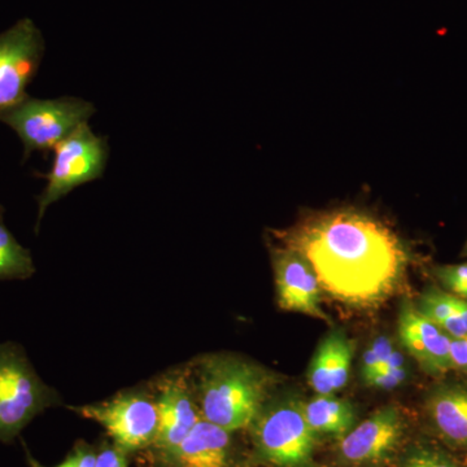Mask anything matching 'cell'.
Returning a JSON list of instances; mask_svg holds the SVG:
<instances>
[{
	"mask_svg": "<svg viewBox=\"0 0 467 467\" xmlns=\"http://www.w3.org/2000/svg\"><path fill=\"white\" fill-rule=\"evenodd\" d=\"M288 245L308 261L322 290L348 306H371L386 299L407 264L404 247L391 230L353 211L306 221L288 238Z\"/></svg>",
	"mask_w": 467,
	"mask_h": 467,
	"instance_id": "cell-1",
	"label": "cell"
},
{
	"mask_svg": "<svg viewBox=\"0 0 467 467\" xmlns=\"http://www.w3.org/2000/svg\"><path fill=\"white\" fill-rule=\"evenodd\" d=\"M190 374L202 418L229 432L252 426L275 383L266 368L230 355L199 359Z\"/></svg>",
	"mask_w": 467,
	"mask_h": 467,
	"instance_id": "cell-2",
	"label": "cell"
},
{
	"mask_svg": "<svg viewBox=\"0 0 467 467\" xmlns=\"http://www.w3.org/2000/svg\"><path fill=\"white\" fill-rule=\"evenodd\" d=\"M60 404V393L43 382L23 347L0 344V441L11 442L34 418Z\"/></svg>",
	"mask_w": 467,
	"mask_h": 467,
	"instance_id": "cell-3",
	"label": "cell"
},
{
	"mask_svg": "<svg viewBox=\"0 0 467 467\" xmlns=\"http://www.w3.org/2000/svg\"><path fill=\"white\" fill-rule=\"evenodd\" d=\"M94 113L90 101L79 98L36 99L26 95L14 106L0 109V122L16 131L26 160L36 150H55Z\"/></svg>",
	"mask_w": 467,
	"mask_h": 467,
	"instance_id": "cell-4",
	"label": "cell"
},
{
	"mask_svg": "<svg viewBox=\"0 0 467 467\" xmlns=\"http://www.w3.org/2000/svg\"><path fill=\"white\" fill-rule=\"evenodd\" d=\"M261 460L276 467H304L312 459L317 432L309 426L303 402L267 401L251 426Z\"/></svg>",
	"mask_w": 467,
	"mask_h": 467,
	"instance_id": "cell-5",
	"label": "cell"
},
{
	"mask_svg": "<svg viewBox=\"0 0 467 467\" xmlns=\"http://www.w3.org/2000/svg\"><path fill=\"white\" fill-rule=\"evenodd\" d=\"M51 171L39 177L47 180L38 196L36 232L43 216L51 204L60 201L77 187L103 177L109 160V143L106 137H98L88 122L77 128L54 150Z\"/></svg>",
	"mask_w": 467,
	"mask_h": 467,
	"instance_id": "cell-6",
	"label": "cell"
},
{
	"mask_svg": "<svg viewBox=\"0 0 467 467\" xmlns=\"http://www.w3.org/2000/svg\"><path fill=\"white\" fill-rule=\"evenodd\" d=\"M69 409L79 417L99 423L126 454L150 447L158 432L155 396L144 389H128L109 400Z\"/></svg>",
	"mask_w": 467,
	"mask_h": 467,
	"instance_id": "cell-7",
	"label": "cell"
},
{
	"mask_svg": "<svg viewBox=\"0 0 467 467\" xmlns=\"http://www.w3.org/2000/svg\"><path fill=\"white\" fill-rule=\"evenodd\" d=\"M43 54L45 39L30 18H23L0 34V109L26 97Z\"/></svg>",
	"mask_w": 467,
	"mask_h": 467,
	"instance_id": "cell-8",
	"label": "cell"
},
{
	"mask_svg": "<svg viewBox=\"0 0 467 467\" xmlns=\"http://www.w3.org/2000/svg\"><path fill=\"white\" fill-rule=\"evenodd\" d=\"M153 396L159 422L150 447L169 457L202 418L190 368L165 374L156 383Z\"/></svg>",
	"mask_w": 467,
	"mask_h": 467,
	"instance_id": "cell-9",
	"label": "cell"
},
{
	"mask_svg": "<svg viewBox=\"0 0 467 467\" xmlns=\"http://www.w3.org/2000/svg\"><path fill=\"white\" fill-rule=\"evenodd\" d=\"M279 308L327 321L321 306V285L308 261L291 248L273 257Z\"/></svg>",
	"mask_w": 467,
	"mask_h": 467,
	"instance_id": "cell-10",
	"label": "cell"
},
{
	"mask_svg": "<svg viewBox=\"0 0 467 467\" xmlns=\"http://www.w3.org/2000/svg\"><path fill=\"white\" fill-rule=\"evenodd\" d=\"M398 330L402 347L427 374L442 376L451 370V337L408 301L399 313Z\"/></svg>",
	"mask_w": 467,
	"mask_h": 467,
	"instance_id": "cell-11",
	"label": "cell"
},
{
	"mask_svg": "<svg viewBox=\"0 0 467 467\" xmlns=\"http://www.w3.org/2000/svg\"><path fill=\"white\" fill-rule=\"evenodd\" d=\"M402 432L404 420L400 410L395 407L379 409L343 436L340 456L356 465L378 462L398 447Z\"/></svg>",
	"mask_w": 467,
	"mask_h": 467,
	"instance_id": "cell-12",
	"label": "cell"
},
{
	"mask_svg": "<svg viewBox=\"0 0 467 467\" xmlns=\"http://www.w3.org/2000/svg\"><path fill=\"white\" fill-rule=\"evenodd\" d=\"M427 416L442 441L467 451V384H439L427 396Z\"/></svg>",
	"mask_w": 467,
	"mask_h": 467,
	"instance_id": "cell-13",
	"label": "cell"
},
{
	"mask_svg": "<svg viewBox=\"0 0 467 467\" xmlns=\"http://www.w3.org/2000/svg\"><path fill=\"white\" fill-rule=\"evenodd\" d=\"M353 344L342 330L330 331L310 361L308 382L317 395H334L348 382Z\"/></svg>",
	"mask_w": 467,
	"mask_h": 467,
	"instance_id": "cell-14",
	"label": "cell"
},
{
	"mask_svg": "<svg viewBox=\"0 0 467 467\" xmlns=\"http://www.w3.org/2000/svg\"><path fill=\"white\" fill-rule=\"evenodd\" d=\"M230 434L201 418L168 459L175 467H227Z\"/></svg>",
	"mask_w": 467,
	"mask_h": 467,
	"instance_id": "cell-15",
	"label": "cell"
},
{
	"mask_svg": "<svg viewBox=\"0 0 467 467\" xmlns=\"http://www.w3.org/2000/svg\"><path fill=\"white\" fill-rule=\"evenodd\" d=\"M416 306L451 337H466L467 300L445 290L429 288L420 295Z\"/></svg>",
	"mask_w": 467,
	"mask_h": 467,
	"instance_id": "cell-16",
	"label": "cell"
},
{
	"mask_svg": "<svg viewBox=\"0 0 467 467\" xmlns=\"http://www.w3.org/2000/svg\"><path fill=\"white\" fill-rule=\"evenodd\" d=\"M304 413L316 432L343 438L355 426L353 405L334 395H317L304 404Z\"/></svg>",
	"mask_w": 467,
	"mask_h": 467,
	"instance_id": "cell-17",
	"label": "cell"
},
{
	"mask_svg": "<svg viewBox=\"0 0 467 467\" xmlns=\"http://www.w3.org/2000/svg\"><path fill=\"white\" fill-rule=\"evenodd\" d=\"M0 205V281L29 279L36 273L32 254L16 241L5 226Z\"/></svg>",
	"mask_w": 467,
	"mask_h": 467,
	"instance_id": "cell-18",
	"label": "cell"
},
{
	"mask_svg": "<svg viewBox=\"0 0 467 467\" xmlns=\"http://www.w3.org/2000/svg\"><path fill=\"white\" fill-rule=\"evenodd\" d=\"M398 467H459V463L447 451L420 444L409 451Z\"/></svg>",
	"mask_w": 467,
	"mask_h": 467,
	"instance_id": "cell-19",
	"label": "cell"
},
{
	"mask_svg": "<svg viewBox=\"0 0 467 467\" xmlns=\"http://www.w3.org/2000/svg\"><path fill=\"white\" fill-rule=\"evenodd\" d=\"M435 275L445 291L467 300V263L438 266Z\"/></svg>",
	"mask_w": 467,
	"mask_h": 467,
	"instance_id": "cell-20",
	"label": "cell"
},
{
	"mask_svg": "<svg viewBox=\"0 0 467 467\" xmlns=\"http://www.w3.org/2000/svg\"><path fill=\"white\" fill-rule=\"evenodd\" d=\"M392 340L387 337H380L370 344V347L364 353L362 358L361 374L365 382L373 376L380 368V365L389 358V355L395 350Z\"/></svg>",
	"mask_w": 467,
	"mask_h": 467,
	"instance_id": "cell-21",
	"label": "cell"
},
{
	"mask_svg": "<svg viewBox=\"0 0 467 467\" xmlns=\"http://www.w3.org/2000/svg\"><path fill=\"white\" fill-rule=\"evenodd\" d=\"M26 460L30 467H47L34 459L29 451H26ZM95 461H97V453L92 451V448L85 442H79L63 462L52 467H95Z\"/></svg>",
	"mask_w": 467,
	"mask_h": 467,
	"instance_id": "cell-22",
	"label": "cell"
},
{
	"mask_svg": "<svg viewBox=\"0 0 467 467\" xmlns=\"http://www.w3.org/2000/svg\"><path fill=\"white\" fill-rule=\"evenodd\" d=\"M408 368H379L367 380L368 386L374 387L379 389H393L396 387L401 386L407 380Z\"/></svg>",
	"mask_w": 467,
	"mask_h": 467,
	"instance_id": "cell-23",
	"label": "cell"
},
{
	"mask_svg": "<svg viewBox=\"0 0 467 467\" xmlns=\"http://www.w3.org/2000/svg\"><path fill=\"white\" fill-rule=\"evenodd\" d=\"M95 467H128V460L124 451L113 447H103L97 453Z\"/></svg>",
	"mask_w": 467,
	"mask_h": 467,
	"instance_id": "cell-24",
	"label": "cell"
},
{
	"mask_svg": "<svg viewBox=\"0 0 467 467\" xmlns=\"http://www.w3.org/2000/svg\"><path fill=\"white\" fill-rule=\"evenodd\" d=\"M451 370L467 373V335L463 337H451Z\"/></svg>",
	"mask_w": 467,
	"mask_h": 467,
	"instance_id": "cell-25",
	"label": "cell"
},
{
	"mask_svg": "<svg viewBox=\"0 0 467 467\" xmlns=\"http://www.w3.org/2000/svg\"><path fill=\"white\" fill-rule=\"evenodd\" d=\"M466 254H467V245H466Z\"/></svg>",
	"mask_w": 467,
	"mask_h": 467,
	"instance_id": "cell-26",
	"label": "cell"
}]
</instances>
